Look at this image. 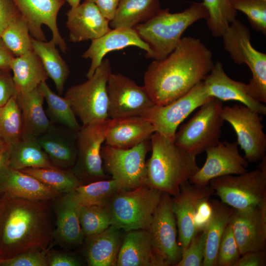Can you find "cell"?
Wrapping results in <instances>:
<instances>
[{
  "instance_id": "6da1fadb",
  "label": "cell",
  "mask_w": 266,
  "mask_h": 266,
  "mask_svg": "<svg viewBox=\"0 0 266 266\" xmlns=\"http://www.w3.org/2000/svg\"><path fill=\"white\" fill-rule=\"evenodd\" d=\"M214 64L211 51L199 39L183 37L166 58L149 65L144 86L155 104L166 105L203 81Z\"/></svg>"
},
{
  "instance_id": "7a4b0ae2",
  "label": "cell",
  "mask_w": 266,
  "mask_h": 266,
  "mask_svg": "<svg viewBox=\"0 0 266 266\" xmlns=\"http://www.w3.org/2000/svg\"><path fill=\"white\" fill-rule=\"evenodd\" d=\"M5 193L0 200V259L33 248L47 249L53 233L48 201Z\"/></svg>"
},
{
  "instance_id": "3957f363",
  "label": "cell",
  "mask_w": 266,
  "mask_h": 266,
  "mask_svg": "<svg viewBox=\"0 0 266 266\" xmlns=\"http://www.w3.org/2000/svg\"><path fill=\"white\" fill-rule=\"evenodd\" d=\"M152 153L146 162V184L171 196L199 169L196 156L189 154L157 132L150 137Z\"/></svg>"
},
{
  "instance_id": "277c9868",
  "label": "cell",
  "mask_w": 266,
  "mask_h": 266,
  "mask_svg": "<svg viewBox=\"0 0 266 266\" xmlns=\"http://www.w3.org/2000/svg\"><path fill=\"white\" fill-rule=\"evenodd\" d=\"M208 17L203 3L194 2L180 12L171 13L169 9H161L152 18L133 28L149 46L152 53L151 59L161 60L175 49L189 27Z\"/></svg>"
},
{
  "instance_id": "5b68a950",
  "label": "cell",
  "mask_w": 266,
  "mask_h": 266,
  "mask_svg": "<svg viewBox=\"0 0 266 266\" xmlns=\"http://www.w3.org/2000/svg\"><path fill=\"white\" fill-rule=\"evenodd\" d=\"M162 194L146 184L119 191L108 205L111 225L125 232L148 231Z\"/></svg>"
},
{
  "instance_id": "8992f818",
  "label": "cell",
  "mask_w": 266,
  "mask_h": 266,
  "mask_svg": "<svg viewBox=\"0 0 266 266\" xmlns=\"http://www.w3.org/2000/svg\"><path fill=\"white\" fill-rule=\"evenodd\" d=\"M224 49L237 65L244 64L250 69L252 78L246 88L249 96L266 102V54L255 49L251 43L249 28L236 19L222 36Z\"/></svg>"
},
{
  "instance_id": "52a82bcc",
  "label": "cell",
  "mask_w": 266,
  "mask_h": 266,
  "mask_svg": "<svg viewBox=\"0 0 266 266\" xmlns=\"http://www.w3.org/2000/svg\"><path fill=\"white\" fill-rule=\"evenodd\" d=\"M222 101L211 97L200 110L176 132L174 144L197 156L218 144L224 120L221 116Z\"/></svg>"
},
{
  "instance_id": "ba28073f",
  "label": "cell",
  "mask_w": 266,
  "mask_h": 266,
  "mask_svg": "<svg viewBox=\"0 0 266 266\" xmlns=\"http://www.w3.org/2000/svg\"><path fill=\"white\" fill-rule=\"evenodd\" d=\"M209 186L221 201L237 210L266 203V159L258 168L238 175H226L212 179Z\"/></svg>"
},
{
  "instance_id": "9c48e42d",
  "label": "cell",
  "mask_w": 266,
  "mask_h": 266,
  "mask_svg": "<svg viewBox=\"0 0 266 266\" xmlns=\"http://www.w3.org/2000/svg\"><path fill=\"white\" fill-rule=\"evenodd\" d=\"M111 73L110 61L103 59L88 80L66 91L65 98L69 100L74 113L83 125L109 118L107 83Z\"/></svg>"
},
{
  "instance_id": "30bf717a",
  "label": "cell",
  "mask_w": 266,
  "mask_h": 266,
  "mask_svg": "<svg viewBox=\"0 0 266 266\" xmlns=\"http://www.w3.org/2000/svg\"><path fill=\"white\" fill-rule=\"evenodd\" d=\"M151 149L150 138L129 149H118L105 145L100 155L105 172L119 181L125 190H133L146 184L145 158Z\"/></svg>"
},
{
  "instance_id": "8fae6325",
  "label": "cell",
  "mask_w": 266,
  "mask_h": 266,
  "mask_svg": "<svg viewBox=\"0 0 266 266\" xmlns=\"http://www.w3.org/2000/svg\"><path fill=\"white\" fill-rule=\"evenodd\" d=\"M108 119L83 125L76 133L77 157L72 171L83 184L108 177L100 155Z\"/></svg>"
},
{
  "instance_id": "7c38bea8",
  "label": "cell",
  "mask_w": 266,
  "mask_h": 266,
  "mask_svg": "<svg viewBox=\"0 0 266 266\" xmlns=\"http://www.w3.org/2000/svg\"><path fill=\"white\" fill-rule=\"evenodd\" d=\"M221 114L234 130L236 142L248 162L256 163L266 157V135L261 115L243 104L223 106Z\"/></svg>"
},
{
  "instance_id": "4fadbf2b",
  "label": "cell",
  "mask_w": 266,
  "mask_h": 266,
  "mask_svg": "<svg viewBox=\"0 0 266 266\" xmlns=\"http://www.w3.org/2000/svg\"><path fill=\"white\" fill-rule=\"evenodd\" d=\"M211 97L207 94L202 81L186 94L166 105H153L141 116L153 126L156 132L174 142L176 130L181 122Z\"/></svg>"
},
{
  "instance_id": "5bb4252c",
  "label": "cell",
  "mask_w": 266,
  "mask_h": 266,
  "mask_svg": "<svg viewBox=\"0 0 266 266\" xmlns=\"http://www.w3.org/2000/svg\"><path fill=\"white\" fill-rule=\"evenodd\" d=\"M108 117L116 119L142 116L154 105L146 89L120 73L110 74L107 83Z\"/></svg>"
},
{
  "instance_id": "9a60e30c",
  "label": "cell",
  "mask_w": 266,
  "mask_h": 266,
  "mask_svg": "<svg viewBox=\"0 0 266 266\" xmlns=\"http://www.w3.org/2000/svg\"><path fill=\"white\" fill-rule=\"evenodd\" d=\"M148 231L156 253L164 266H176L181 259L182 250L177 240L176 221L170 195L163 193Z\"/></svg>"
},
{
  "instance_id": "2e32d148",
  "label": "cell",
  "mask_w": 266,
  "mask_h": 266,
  "mask_svg": "<svg viewBox=\"0 0 266 266\" xmlns=\"http://www.w3.org/2000/svg\"><path fill=\"white\" fill-rule=\"evenodd\" d=\"M238 145L236 142L219 141L217 145L207 149L205 163L189 182L197 187H204L215 178L246 172L248 162L239 154Z\"/></svg>"
},
{
  "instance_id": "e0dca14e",
  "label": "cell",
  "mask_w": 266,
  "mask_h": 266,
  "mask_svg": "<svg viewBox=\"0 0 266 266\" xmlns=\"http://www.w3.org/2000/svg\"><path fill=\"white\" fill-rule=\"evenodd\" d=\"M21 14L25 19L31 36L40 41H46L42 30L45 25L52 33V39L64 53L67 45L60 34L57 24L58 12L65 0H14Z\"/></svg>"
},
{
  "instance_id": "ac0fdd59",
  "label": "cell",
  "mask_w": 266,
  "mask_h": 266,
  "mask_svg": "<svg viewBox=\"0 0 266 266\" xmlns=\"http://www.w3.org/2000/svg\"><path fill=\"white\" fill-rule=\"evenodd\" d=\"M229 223L241 255L265 250L266 203L243 210L233 208Z\"/></svg>"
},
{
  "instance_id": "d6986e66",
  "label": "cell",
  "mask_w": 266,
  "mask_h": 266,
  "mask_svg": "<svg viewBox=\"0 0 266 266\" xmlns=\"http://www.w3.org/2000/svg\"><path fill=\"white\" fill-rule=\"evenodd\" d=\"M213 195L214 192L209 185L199 187L187 181L181 185L179 193L171 197L181 250L187 247L196 233L194 218L199 202Z\"/></svg>"
},
{
  "instance_id": "ffe728a7",
  "label": "cell",
  "mask_w": 266,
  "mask_h": 266,
  "mask_svg": "<svg viewBox=\"0 0 266 266\" xmlns=\"http://www.w3.org/2000/svg\"><path fill=\"white\" fill-rule=\"evenodd\" d=\"M131 46L145 51L146 57L151 58L152 53L149 46L134 28L112 29L102 36L92 40L90 47L82 55L83 58L91 60L87 77L89 78L93 75L108 53Z\"/></svg>"
},
{
  "instance_id": "44dd1931",
  "label": "cell",
  "mask_w": 266,
  "mask_h": 266,
  "mask_svg": "<svg viewBox=\"0 0 266 266\" xmlns=\"http://www.w3.org/2000/svg\"><path fill=\"white\" fill-rule=\"evenodd\" d=\"M66 15L69 40L72 42L97 39L112 29L109 21L90 1H84L76 7H71Z\"/></svg>"
},
{
  "instance_id": "7402d4cb",
  "label": "cell",
  "mask_w": 266,
  "mask_h": 266,
  "mask_svg": "<svg viewBox=\"0 0 266 266\" xmlns=\"http://www.w3.org/2000/svg\"><path fill=\"white\" fill-rule=\"evenodd\" d=\"M207 94L221 101L235 100L260 115L266 114V106L248 95L246 83L229 77L225 72L222 64L217 62L203 80Z\"/></svg>"
},
{
  "instance_id": "603a6c76",
  "label": "cell",
  "mask_w": 266,
  "mask_h": 266,
  "mask_svg": "<svg viewBox=\"0 0 266 266\" xmlns=\"http://www.w3.org/2000/svg\"><path fill=\"white\" fill-rule=\"evenodd\" d=\"M154 132L153 126L141 116L109 118L105 145L118 149H129L150 139Z\"/></svg>"
},
{
  "instance_id": "cb8c5ba5",
  "label": "cell",
  "mask_w": 266,
  "mask_h": 266,
  "mask_svg": "<svg viewBox=\"0 0 266 266\" xmlns=\"http://www.w3.org/2000/svg\"><path fill=\"white\" fill-rule=\"evenodd\" d=\"M117 266H165L154 248L150 232L145 230L125 232Z\"/></svg>"
},
{
  "instance_id": "d4e9b609",
  "label": "cell",
  "mask_w": 266,
  "mask_h": 266,
  "mask_svg": "<svg viewBox=\"0 0 266 266\" xmlns=\"http://www.w3.org/2000/svg\"><path fill=\"white\" fill-rule=\"evenodd\" d=\"M54 200L56 228L53 231V238L57 243L66 248L79 246L85 237L79 222V204L69 193Z\"/></svg>"
},
{
  "instance_id": "484cf974",
  "label": "cell",
  "mask_w": 266,
  "mask_h": 266,
  "mask_svg": "<svg viewBox=\"0 0 266 266\" xmlns=\"http://www.w3.org/2000/svg\"><path fill=\"white\" fill-rule=\"evenodd\" d=\"M44 99L38 87L16 95L22 117L21 138L37 139L52 125L43 108Z\"/></svg>"
},
{
  "instance_id": "4316f807",
  "label": "cell",
  "mask_w": 266,
  "mask_h": 266,
  "mask_svg": "<svg viewBox=\"0 0 266 266\" xmlns=\"http://www.w3.org/2000/svg\"><path fill=\"white\" fill-rule=\"evenodd\" d=\"M122 231L111 225L101 233L86 237L85 256L88 265L116 266L124 235Z\"/></svg>"
},
{
  "instance_id": "83f0119b",
  "label": "cell",
  "mask_w": 266,
  "mask_h": 266,
  "mask_svg": "<svg viewBox=\"0 0 266 266\" xmlns=\"http://www.w3.org/2000/svg\"><path fill=\"white\" fill-rule=\"evenodd\" d=\"M37 140L55 166L67 168L74 165L77 157L76 132L62 131L52 124Z\"/></svg>"
},
{
  "instance_id": "f1b7e54d",
  "label": "cell",
  "mask_w": 266,
  "mask_h": 266,
  "mask_svg": "<svg viewBox=\"0 0 266 266\" xmlns=\"http://www.w3.org/2000/svg\"><path fill=\"white\" fill-rule=\"evenodd\" d=\"M0 189L12 196L33 200H53L62 195L35 177L11 168L0 185Z\"/></svg>"
},
{
  "instance_id": "f546056e",
  "label": "cell",
  "mask_w": 266,
  "mask_h": 266,
  "mask_svg": "<svg viewBox=\"0 0 266 266\" xmlns=\"http://www.w3.org/2000/svg\"><path fill=\"white\" fill-rule=\"evenodd\" d=\"M10 69L18 93L32 91L48 78L40 58L33 50L14 57Z\"/></svg>"
},
{
  "instance_id": "4dcf8cb0",
  "label": "cell",
  "mask_w": 266,
  "mask_h": 266,
  "mask_svg": "<svg viewBox=\"0 0 266 266\" xmlns=\"http://www.w3.org/2000/svg\"><path fill=\"white\" fill-rule=\"evenodd\" d=\"M161 9L159 0H120L109 26L111 29L133 28L152 18Z\"/></svg>"
},
{
  "instance_id": "1f68e13d",
  "label": "cell",
  "mask_w": 266,
  "mask_h": 266,
  "mask_svg": "<svg viewBox=\"0 0 266 266\" xmlns=\"http://www.w3.org/2000/svg\"><path fill=\"white\" fill-rule=\"evenodd\" d=\"M210 201L212 214L204 230L205 248L202 266H216L219 246L233 211V208L222 201L215 200Z\"/></svg>"
},
{
  "instance_id": "d6a6232c",
  "label": "cell",
  "mask_w": 266,
  "mask_h": 266,
  "mask_svg": "<svg viewBox=\"0 0 266 266\" xmlns=\"http://www.w3.org/2000/svg\"><path fill=\"white\" fill-rule=\"evenodd\" d=\"M33 49L40 58L48 76L54 81L60 94L63 93L69 69L56 47L55 42L40 41L31 36Z\"/></svg>"
},
{
  "instance_id": "836d02e7",
  "label": "cell",
  "mask_w": 266,
  "mask_h": 266,
  "mask_svg": "<svg viewBox=\"0 0 266 266\" xmlns=\"http://www.w3.org/2000/svg\"><path fill=\"white\" fill-rule=\"evenodd\" d=\"M55 166L37 139L21 138L10 147V167L21 170L28 167Z\"/></svg>"
},
{
  "instance_id": "e575fe53",
  "label": "cell",
  "mask_w": 266,
  "mask_h": 266,
  "mask_svg": "<svg viewBox=\"0 0 266 266\" xmlns=\"http://www.w3.org/2000/svg\"><path fill=\"white\" fill-rule=\"evenodd\" d=\"M122 190H125L122 185L111 178L80 185L69 193L80 205L108 206L113 197Z\"/></svg>"
},
{
  "instance_id": "d590c367",
  "label": "cell",
  "mask_w": 266,
  "mask_h": 266,
  "mask_svg": "<svg viewBox=\"0 0 266 266\" xmlns=\"http://www.w3.org/2000/svg\"><path fill=\"white\" fill-rule=\"evenodd\" d=\"M19 170L35 177L61 195L70 193L83 185L72 170H65L57 166L28 167Z\"/></svg>"
},
{
  "instance_id": "8d00e7d4",
  "label": "cell",
  "mask_w": 266,
  "mask_h": 266,
  "mask_svg": "<svg viewBox=\"0 0 266 266\" xmlns=\"http://www.w3.org/2000/svg\"><path fill=\"white\" fill-rule=\"evenodd\" d=\"M48 105V111L50 118L55 122L61 124L68 129L77 133L81 126L69 100L54 93L46 82H42L38 86Z\"/></svg>"
},
{
  "instance_id": "74e56055",
  "label": "cell",
  "mask_w": 266,
  "mask_h": 266,
  "mask_svg": "<svg viewBox=\"0 0 266 266\" xmlns=\"http://www.w3.org/2000/svg\"><path fill=\"white\" fill-rule=\"evenodd\" d=\"M22 117L16 96L0 106V138L11 146L19 141L22 133Z\"/></svg>"
},
{
  "instance_id": "f35d334b",
  "label": "cell",
  "mask_w": 266,
  "mask_h": 266,
  "mask_svg": "<svg viewBox=\"0 0 266 266\" xmlns=\"http://www.w3.org/2000/svg\"><path fill=\"white\" fill-rule=\"evenodd\" d=\"M207 10V27L215 37H222L229 26L236 19V11L230 0H203Z\"/></svg>"
},
{
  "instance_id": "ab89813d",
  "label": "cell",
  "mask_w": 266,
  "mask_h": 266,
  "mask_svg": "<svg viewBox=\"0 0 266 266\" xmlns=\"http://www.w3.org/2000/svg\"><path fill=\"white\" fill-rule=\"evenodd\" d=\"M6 47L16 57L33 50L28 24L21 14L12 20L0 35Z\"/></svg>"
},
{
  "instance_id": "60d3db41",
  "label": "cell",
  "mask_w": 266,
  "mask_h": 266,
  "mask_svg": "<svg viewBox=\"0 0 266 266\" xmlns=\"http://www.w3.org/2000/svg\"><path fill=\"white\" fill-rule=\"evenodd\" d=\"M78 215L81 228L86 237L101 233L111 225L108 206L79 204Z\"/></svg>"
},
{
  "instance_id": "b9f144b4",
  "label": "cell",
  "mask_w": 266,
  "mask_h": 266,
  "mask_svg": "<svg viewBox=\"0 0 266 266\" xmlns=\"http://www.w3.org/2000/svg\"><path fill=\"white\" fill-rule=\"evenodd\" d=\"M233 7L244 13L253 29L266 34V1L262 0H230Z\"/></svg>"
},
{
  "instance_id": "7bdbcfd3",
  "label": "cell",
  "mask_w": 266,
  "mask_h": 266,
  "mask_svg": "<svg viewBox=\"0 0 266 266\" xmlns=\"http://www.w3.org/2000/svg\"><path fill=\"white\" fill-rule=\"evenodd\" d=\"M240 256L232 228L229 223L219 246L216 266H234Z\"/></svg>"
},
{
  "instance_id": "ee69618b",
  "label": "cell",
  "mask_w": 266,
  "mask_h": 266,
  "mask_svg": "<svg viewBox=\"0 0 266 266\" xmlns=\"http://www.w3.org/2000/svg\"><path fill=\"white\" fill-rule=\"evenodd\" d=\"M205 248L204 230L197 232L187 247L182 250L181 259L176 266H202Z\"/></svg>"
},
{
  "instance_id": "f6af8a7d",
  "label": "cell",
  "mask_w": 266,
  "mask_h": 266,
  "mask_svg": "<svg viewBox=\"0 0 266 266\" xmlns=\"http://www.w3.org/2000/svg\"><path fill=\"white\" fill-rule=\"evenodd\" d=\"M46 249L33 248L13 257L0 259V266H48Z\"/></svg>"
},
{
  "instance_id": "bcb514c9",
  "label": "cell",
  "mask_w": 266,
  "mask_h": 266,
  "mask_svg": "<svg viewBox=\"0 0 266 266\" xmlns=\"http://www.w3.org/2000/svg\"><path fill=\"white\" fill-rule=\"evenodd\" d=\"M209 199L201 200L197 205L194 218L196 233L204 231L211 218L212 207Z\"/></svg>"
},
{
  "instance_id": "7dc6e473",
  "label": "cell",
  "mask_w": 266,
  "mask_h": 266,
  "mask_svg": "<svg viewBox=\"0 0 266 266\" xmlns=\"http://www.w3.org/2000/svg\"><path fill=\"white\" fill-rule=\"evenodd\" d=\"M6 70L0 69V106L18 94L13 77Z\"/></svg>"
},
{
  "instance_id": "c3c4849f",
  "label": "cell",
  "mask_w": 266,
  "mask_h": 266,
  "mask_svg": "<svg viewBox=\"0 0 266 266\" xmlns=\"http://www.w3.org/2000/svg\"><path fill=\"white\" fill-rule=\"evenodd\" d=\"M20 14L14 0H0V37L10 22Z\"/></svg>"
},
{
  "instance_id": "681fc988",
  "label": "cell",
  "mask_w": 266,
  "mask_h": 266,
  "mask_svg": "<svg viewBox=\"0 0 266 266\" xmlns=\"http://www.w3.org/2000/svg\"><path fill=\"white\" fill-rule=\"evenodd\" d=\"M48 262L49 266H80L81 261L72 254L56 251L48 252Z\"/></svg>"
},
{
  "instance_id": "f907efd6",
  "label": "cell",
  "mask_w": 266,
  "mask_h": 266,
  "mask_svg": "<svg viewBox=\"0 0 266 266\" xmlns=\"http://www.w3.org/2000/svg\"><path fill=\"white\" fill-rule=\"evenodd\" d=\"M266 253L265 250L251 251L241 255L234 266H265Z\"/></svg>"
},
{
  "instance_id": "816d5d0a",
  "label": "cell",
  "mask_w": 266,
  "mask_h": 266,
  "mask_svg": "<svg viewBox=\"0 0 266 266\" xmlns=\"http://www.w3.org/2000/svg\"><path fill=\"white\" fill-rule=\"evenodd\" d=\"M94 3L109 22L113 19L120 0H84Z\"/></svg>"
},
{
  "instance_id": "f5cc1de1",
  "label": "cell",
  "mask_w": 266,
  "mask_h": 266,
  "mask_svg": "<svg viewBox=\"0 0 266 266\" xmlns=\"http://www.w3.org/2000/svg\"><path fill=\"white\" fill-rule=\"evenodd\" d=\"M10 147L0 151V185L5 178L10 169Z\"/></svg>"
},
{
  "instance_id": "db71d44e",
  "label": "cell",
  "mask_w": 266,
  "mask_h": 266,
  "mask_svg": "<svg viewBox=\"0 0 266 266\" xmlns=\"http://www.w3.org/2000/svg\"><path fill=\"white\" fill-rule=\"evenodd\" d=\"M14 57L0 37V69H10L11 63Z\"/></svg>"
},
{
  "instance_id": "11a10c76",
  "label": "cell",
  "mask_w": 266,
  "mask_h": 266,
  "mask_svg": "<svg viewBox=\"0 0 266 266\" xmlns=\"http://www.w3.org/2000/svg\"><path fill=\"white\" fill-rule=\"evenodd\" d=\"M70 5L71 7H75L80 4L81 0H65Z\"/></svg>"
},
{
  "instance_id": "9f6ffc18",
  "label": "cell",
  "mask_w": 266,
  "mask_h": 266,
  "mask_svg": "<svg viewBox=\"0 0 266 266\" xmlns=\"http://www.w3.org/2000/svg\"><path fill=\"white\" fill-rule=\"evenodd\" d=\"M8 146H10L7 145L2 139L0 138V151Z\"/></svg>"
},
{
  "instance_id": "6f0895ef",
  "label": "cell",
  "mask_w": 266,
  "mask_h": 266,
  "mask_svg": "<svg viewBox=\"0 0 266 266\" xmlns=\"http://www.w3.org/2000/svg\"><path fill=\"white\" fill-rule=\"evenodd\" d=\"M264 0V1H266V0Z\"/></svg>"
}]
</instances>
